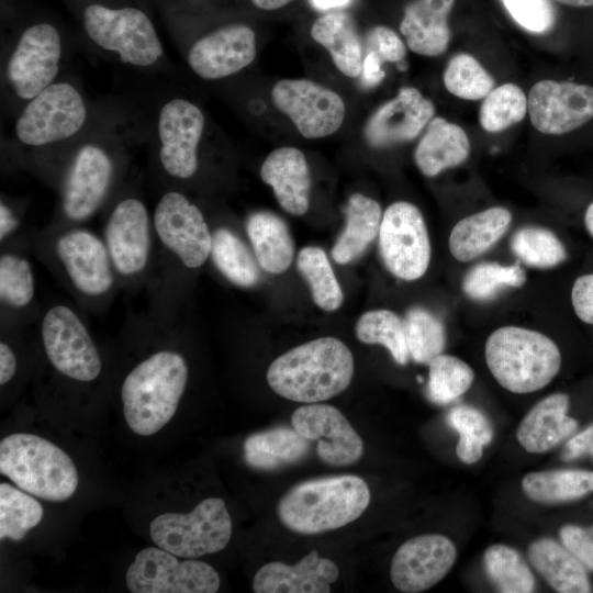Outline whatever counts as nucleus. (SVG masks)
I'll return each mask as SVG.
<instances>
[{"label":"nucleus","instance_id":"nucleus-30","mask_svg":"<svg viewBox=\"0 0 593 593\" xmlns=\"http://www.w3.org/2000/svg\"><path fill=\"white\" fill-rule=\"evenodd\" d=\"M346 224L333 249L334 261L345 265L358 259L379 235L382 220L380 204L361 193L349 197L345 209Z\"/></svg>","mask_w":593,"mask_h":593},{"label":"nucleus","instance_id":"nucleus-34","mask_svg":"<svg viewBox=\"0 0 593 593\" xmlns=\"http://www.w3.org/2000/svg\"><path fill=\"white\" fill-rule=\"evenodd\" d=\"M522 489L528 499L537 503L571 502L593 492V471L556 469L529 472L522 480Z\"/></svg>","mask_w":593,"mask_h":593},{"label":"nucleus","instance_id":"nucleus-48","mask_svg":"<svg viewBox=\"0 0 593 593\" xmlns=\"http://www.w3.org/2000/svg\"><path fill=\"white\" fill-rule=\"evenodd\" d=\"M501 1L512 19L529 33H547L556 23V9L550 0Z\"/></svg>","mask_w":593,"mask_h":593},{"label":"nucleus","instance_id":"nucleus-24","mask_svg":"<svg viewBox=\"0 0 593 593\" xmlns=\"http://www.w3.org/2000/svg\"><path fill=\"white\" fill-rule=\"evenodd\" d=\"M280 206L292 215H303L310 205L311 175L304 154L291 146L272 150L260 167Z\"/></svg>","mask_w":593,"mask_h":593},{"label":"nucleus","instance_id":"nucleus-41","mask_svg":"<svg viewBox=\"0 0 593 593\" xmlns=\"http://www.w3.org/2000/svg\"><path fill=\"white\" fill-rule=\"evenodd\" d=\"M447 422L459 434L458 458L467 465L479 461L484 446L493 438V427L486 415L475 407L459 405L450 410Z\"/></svg>","mask_w":593,"mask_h":593},{"label":"nucleus","instance_id":"nucleus-16","mask_svg":"<svg viewBox=\"0 0 593 593\" xmlns=\"http://www.w3.org/2000/svg\"><path fill=\"white\" fill-rule=\"evenodd\" d=\"M271 98L305 138L334 134L342 126L346 107L339 94L309 79H282L275 83Z\"/></svg>","mask_w":593,"mask_h":593},{"label":"nucleus","instance_id":"nucleus-25","mask_svg":"<svg viewBox=\"0 0 593 593\" xmlns=\"http://www.w3.org/2000/svg\"><path fill=\"white\" fill-rule=\"evenodd\" d=\"M570 400L566 393H553L535 404L516 430L522 447L532 454L550 450L578 428V421L568 415Z\"/></svg>","mask_w":593,"mask_h":593},{"label":"nucleus","instance_id":"nucleus-1","mask_svg":"<svg viewBox=\"0 0 593 593\" xmlns=\"http://www.w3.org/2000/svg\"><path fill=\"white\" fill-rule=\"evenodd\" d=\"M149 139L148 113L133 94L100 99L99 112L49 172L58 174L60 212L70 222L92 216L107 201L132 154Z\"/></svg>","mask_w":593,"mask_h":593},{"label":"nucleus","instance_id":"nucleus-55","mask_svg":"<svg viewBox=\"0 0 593 593\" xmlns=\"http://www.w3.org/2000/svg\"><path fill=\"white\" fill-rule=\"evenodd\" d=\"M19 226V217L10 205L3 198L0 202V239L3 242L8 236H10Z\"/></svg>","mask_w":593,"mask_h":593},{"label":"nucleus","instance_id":"nucleus-13","mask_svg":"<svg viewBox=\"0 0 593 593\" xmlns=\"http://www.w3.org/2000/svg\"><path fill=\"white\" fill-rule=\"evenodd\" d=\"M378 236L381 258L393 276L405 281L424 276L429 266L430 243L417 206L406 201L390 204Z\"/></svg>","mask_w":593,"mask_h":593},{"label":"nucleus","instance_id":"nucleus-49","mask_svg":"<svg viewBox=\"0 0 593 593\" xmlns=\"http://www.w3.org/2000/svg\"><path fill=\"white\" fill-rule=\"evenodd\" d=\"M368 51H373L383 63H399L406 55V47L400 36L390 27L378 25L367 35Z\"/></svg>","mask_w":593,"mask_h":593},{"label":"nucleus","instance_id":"nucleus-23","mask_svg":"<svg viewBox=\"0 0 593 593\" xmlns=\"http://www.w3.org/2000/svg\"><path fill=\"white\" fill-rule=\"evenodd\" d=\"M339 577V569L332 560L320 558L311 551L298 563L280 561L264 564L255 574L253 591L256 593H328L331 584Z\"/></svg>","mask_w":593,"mask_h":593},{"label":"nucleus","instance_id":"nucleus-31","mask_svg":"<svg viewBox=\"0 0 593 593\" xmlns=\"http://www.w3.org/2000/svg\"><path fill=\"white\" fill-rule=\"evenodd\" d=\"M246 233L259 266L279 275L291 265L294 243L284 221L268 211L251 213L246 221Z\"/></svg>","mask_w":593,"mask_h":593},{"label":"nucleus","instance_id":"nucleus-12","mask_svg":"<svg viewBox=\"0 0 593 593\" xmlns=\"http://www.w3.org/2000/svg\"><path fill=\"white\" fill-rule=\"evenodd\" d=\"M132 593H214L220 577L210 564L194 560H179L160 547L138 551L125 575Z\"/></svg>","mask_w":593,"mask_h":593},{"label":"nucleus","instance_id":"nucleus-43","mask_svg":"<svg viewBox=\"0 0 593 593\" xmlns=\"http://www.w3.org/2000/svg\"><path fill=\"white\" fill-rule=\"evenodd\" d=\"M528 111L523 90L514 83L493 88L480 108L479 122L486 132L497 133L521 122Z\"/></svg>","mask_w":593,"mask_h":593},{"label":"nucleus","instance_id":"nucleus-42","mask_svg":"<svg viewBox=\"0 0 593 593\" xmlns=\"http://www.w3.org/2000/svg\"><path fill=\"white\" fill-rule=\"evenodd\" d=\"M428 367L427 396L438 405H446L461 396L474 380L472 368L456 356L440 354Z\"/></svg>","mask_w":593,"mask_h":593},{"label":"nucleus","instance_id":"nucleus-38","mask_svg":"<svg viewBox=\"0 0 593 593\" xmlns=\"http://www.w3.org/2000/svg\"><path fill=\"white\" fill-rule=\"evenodd\" d=\"M356 336L361 343L384 346L399 365H406L410 359L404 322L392 311L363 313L357 321Z\"/></svg>","mask_w":593,"mask_h":593},{"label":"nucleus","instance_id":"nucleus-57","mask_svg":"<svg viewBox=\"0 0 593 593\" xmlns=\"http://www.w3.org/2000/svg\"><path fill=\"white\" fill-rule=\"evenodd\" d=\"M312 4L320 10H335L345 7L349 0H311Z\"/></svg>","mask_w":593,"mask_h":593},{"label":"nucleus","instance_id":"nucleus-5","mask_svg":"<svg viewBox=\"0 0 593 593\" xmlns=\"http://www.w3.org/2000/svg\"><path fill=\"white\" fill-rule=\"evenodd\" d=\"M354 369L350 349L335 337H322L276 358L267 370V382L283 399L320 403L347 389Z\"/></svg>","mask_w":593,"mask_h":593},{"label":"nucleus","instance_id":"nucleus-20","mask_svg":"<svg viewBox=\"0 0 593 593\" xmlns=\"http://www.w3.org/2000/svg\"><path fill=\"white\" fill-rule=\"evenodd\" d=\"M456 558L457 549L448 537L439 534L416 536L395 551L390 578L401 592H423L445 578Z\"/></svg>","mask_w":593,"mask_h":593},{"label":"nucleus","instance_id":"nucleus-50","mask_svg":"<svg viewBox=\"0 0 593 593\" xmlns=\"http://www.w3.org/2000/svg\"><path fill=\"white\" fill-rule=\"evenodd\" d=\"M561 544L569 549L584 567L593 571V525L583 527L568 524L559 530Z\"/></svg>","mask_w":593,"mask_h":593},{"label":"nucleus","instance_id":"nucleus-21","mask_svg":"<svg viewBox=\"0 0 593 593\" xmlns=\"http://www.w3.org/2000/svg\"><path fill=\"white\" fill-rule=\"evenodd\" d=\"M56 256L72 286L88 296H101L113 287L114 273L104 240L83 228L61 234L55 243Z\"/></svg>","mask_w":593,"mask_h":593},{"label":"nucleus","instance_id":"nucleus-33","mask_svg":"<svg viewBox=\"0 0 593 593\" xmlns=\"http://www.w3.org/2000/svg\"><path fill=\"white\" fill-rule=\"evenodd\" d=\"M310 440L294 428L278 426L248 436L243 445L245 462L259 470H276L302 460Z\"/></svg>","mask_w":593,"mask_h":593},{"label":"nucleus","instance_id":"nucleus-14","mask_svg":"<svg viewBox=\"0 0 593 593\" xmlns=\"http://www.w3.org/2000/svg\"><path fill=\"white\" fill-rule=\"evenodd\" d=\"M155 233L184 267H201L212 248V233L200 208L178 189H168L158 199L154 214Z\"/></svg>","mask_w":593,"mask_h":593},{"label":"nucleus","instance_id":"nucleus-47","mask_svg":"<svg viewBox=\"0 0 593 593\" xmlns=\"http://www.w3.org/2000/svg\"><path fill=\"white\" fill-rule=\"evenodd\" d=\"M35 283L32 266L24 257L4 253L0 257V299L2 303L22 309L34 299Z\"/></svg>","mask_w":593,"mask_h":593},{"label":"nucleus","instance_id":"nucleus-7","mask_svg":"<svg viewBox=\"0 0 593 593\" xmlns=\"http://www.w3.org/2000/svg\"><path fill=\"white\" fill-rule=\"evenodd\" d=\"M184 358L159 350L136 365L121 388L124 418L139 436L160 430L175 415L188 382Z\"/></svg>","mask_w":593,"mask_h":593},{"label":"nucleus","instance_id":"nucleus-59","mask_svg":"<svg viewBox=\"0 0 593 593\" xmlns=\"http://www.w3.org/2000/svg\"><path fill=\"white\" fill-rule=\"evenodd\" d=\"M584 222H585L586 230L593 237V202L586 208Z\"/></svg>","mask_w":593,"mask_h":593},{"label":"nucleus","instance_id":"nucleus-11","mask_svg":"<svg viewBox=\"0 0 593 593\" xmlns=\"http://www.w3.org/2000/svg\"><path fill=\"white\" fill-rule=\"evenodd\" d=\"M174 38L187 67L205 81H217L240 72L257 54L255 31L243 22L224 23L194 37Z\"/></svg>","mask_w":593,"mask_h":593},{"label":"nucleus","instance_id":"nucleus-28","mask_svg":"<svg viewBox=\"0 0 593 593\" xmlns=\"http://www.w3.org/2000/svg\"><path fill=\"white\" fill-rule=\"evenodd\" d=\"M527 557L535 570L559 593H588L591 583L588 569L562 544L551 538L532 542Z\"/></svg>","mask_w":593,"mask_h":593},{"label":"nucleus","instance_id":"nucleus-22","mask_svg":"<svg viewBox=\"0 0 593 593\" xmlns=\"http://www.w3.org/2000/svg\"><path fill=\"white\" fill-rule=\"evenodd\" d=\"M435 114L433 102L419 90L404 87L367 121L363 135L369 146L385 148L416 138Z\"/></svg>","mask_w":593,"mask_h":593},{"label":"nucleus","instance_id":"nucleus-40","mask_svg":"<svg viewBox=\"0 0 593 593\" xmlns=\"http://www.w3.org/2000/svg\"><path fill=\"white\" fill-rule=\"evenodd\" d=\"M23 490L0 484V538L19 541L43 517L42 505Z\"/></svg>","mask_w":593,"mask_h":593},{"label":"nucleus","instance_id":"nucleus-54","mask_svg":"<svg viewBox=\"0 0 593 593\" xmlns=\"http://www.w3.org/2000/svg\"><path fill=\"white\" fill-rule=\"evenodd\" d=\"M16 370V358L12 348L5 343H0V384L8 383Z\"/></svg>","mask_w":593,"mask_h":593},{"label":"nucleus","instance_id":"nucleus-3","mask_svg":"<svg viewBox=\"0 0 593 593\" xmlns=\"http://www.w3.org/2000/svg\"><path fill=\"white\" fill-rule=\"evenodd\" d=\"M89 48L136 76L139 82L174 80L169 59L149 14L132 3L72 0Z\"/></svg>","mask_w":593,"mask_h":593},{"label":"nucleus","instance_id":"nucleus-4","mask_svg":"<svg viewBox=\"0 0 593 593\" xmlns=\"http://www.w3.org/2000/svg\"><path fill=\"white\" fill-rule=\"evenodd\" d=\"M69 44L49 20L19 26L1 45V108L13 118L31 99L55 82L66 69Z\"/></svg>","mask_w":593,"mask_h":593},{"label":"nucleus","instance_id":"nucleus-9","mask_svg":"<svg viewBox=\"0 0 593 593\" xmlns=\"http://www.w3.org/2000/svg\"><path fill=\"white\" fill-rule=\"evenodd\" d=\"M0 472L23 491L53 502L69 499L78 486L71 458L34 434L14 433L1 439Z\"/></svg>","mask_w":593,"mask_h":593},{"label":"nucleus","instance_id":"nucleus-46","mask_svg":"<svg viewBox=\"0 0 593 593\" xmlns=\"http://www.w3.org/2000/svg\"><path fill=\"white\" fill-rule=\"evenodd\" d=\"M443 79L448 92L470 101L483 99L494 88L493 77L475 57L467 53H459L449 59Z\"/></svg>","mask_w":593,"mask_h":593},{"label":"nucleus","instance_id":"nucleus-44","mask_svg":"<svg viewBox=\"0 0 593 593\" xmlns=\"http://www.w3.org/2000/svg\"><path fill=\"white\" fill-rule=\"evenodd\" d=\"M511 248L521 261L535 268H552L567 258L562 242L555 233L542 227L519 228L512 237Z\"/></svg>","mask_w":593,"mask_h":593},{"label":"nucleus","instance_id":"nucleus-2","mask_svg":"<svg viewBox=\"0 0 593 593\" xmlns=\"http://www.w3.org/2000/svg\"><path fill=\"white\" fill-rule=\"evenodd\" d=\"M100 100L91 101L80 82L64 72L12 118L2 149L14 160L47 175L96 119Z\"/></svg>","mask_w":593,"mask_h":593},{"label":"nucleus","instance_id":"nucleus-29","mask_svg":"<svg viewBox=\"0 0 593 593\" xmlns=\"http://www.w3.org/2000/svg\"><path fill=\"white\" fill-rule=\"evenodd\" d=\"M312 38L327 49L336 68L347 77L360 76L362 45L354 19L334 10L321 15L311 27Z\"/></svg>","mask_w":593,"mask_h":593},{"label":"nucleus","instance_id":"nucleus-17","mask_svg":"<svg viewBox=\"0 0 593 593\" xmlns=\"http://www.w3.org/2000/svg\"><path fill=\"white\" fill-rule=\"evenodd\" d=\"M111 261L122 277H135L146 268L150 255V217L144 201L125 193L112 205L104 227Z\"/></svg>","mask_w":593,"mask_h":593},{"label":"nucleus","instance_id":"nucleus-26","mask_svg":"<svg viewBox=\"0 0 593 593\" xmlns=\"http://www.w3.org/2000/svg\"><path fill=\"white\" fill-rule=\"evenodd\" d=\"M454 4L455 0H413L405 7L400 32L413 53L435 57L447 49Z\"/></svg>","mask_w":593,"mask_h":593},{"label":"nucleus","instance_id":"nucleus-52","mask_svg":"<svg viewBox=\"0 0 593 593\" xmlns=\"http://www.w3.org/2000/svg\"><path fill=\"white\" fill-rule=\"evenodd\" d=\"M586 455L593 457V424L570 437L561 457L564 461H572Z\"/></svg>","mask_w":593,"mask_h":593},{"label":"nucleus","instance_id":"nucleus-32","mask_svg":"<svg viewBox=\"0 0 593 593\" xmlns=\"http://www.w3.org/2000/svg\"><path fill=\"white\" fill-rule=\"evenodd\" d=\"M511 212L493 206L460 220L451 230L449 249L459 261H469L490 249L507 231Z\"/></svg>","mask_w":593,"mask_h":593},{"label":"nucleus","instance_id":"nucleus-58","mask_svg":"<svg viewBox=\"0 0 593 593\" xmlns=\"http://www.w3.org/2000/svg\"><path fill=\"white\" fill-rule=\"evenodd\" d=\"M561 4L572 8H591L593 7V0H555Z\"/></svg>","mask_w":593,"mask_h":593},{"label":"nucleus","instance_id":"nucleus-27","mask_svg":"<svg viewBox=\"0 0 593 593\" xmlns=\"http://www.w3.org/2000/svg\"><path fill=\"white\" fill-rule=\"evenodd\" d=\"M470 154V141L457 124L444 118H433L419 139L414 160L426 177H435L448 168L462 164Z\"/></svg>","mask_w":593,"mask_h":593},{"label":"nucleus","instance_id":"nucleus-51","mask_svg":"<svg viewBox=\"0 0 593 593\" xmlns=\"http://www.w3.org/2000/svg\"><path fill=\"white\" fill-rule=\"evenodd\" d=\"M571 301L577 316L593 325V273L583 275L574 281Z\"/></svg>","mask_w":593,"mask_h":593},{"label":"nucleus","instance_id":"nucleus-60","mask_svg":"<svg viewBox=\"0 0 593 593\" xmlns=\"http://www.w3.org/2000/svg\"><path fill=\"white\" fill-rule=\"evenodd\" d=\"M188 1H202V0H188Z\"/></svg>","mask_w":593,"mask_h":593},{"label":"nucleus","instance_id":"nucleus-56","mask_svg":"<svg viewBox=\"0 0 593 593\" xmlns=\"http://www.w3.org/2000/svg\"><path fill=\"white\" fill-rule=\"evenodd\" d=\"M292 1L294 0H249L254 7L265 11L278 10Z\"/></svg>","mask_w":593,"mask_h":593},{"label":"nucleus","instance_id":"nucleus-36","mask_svg":"<svg viewBox=\"0 0 593 593\" xmlns=\"http://www.w3.org/2000/svg\"><path fill=\"white\" fill-rule=\"evenodd\" d=\"M299 272L307 282L312 298L322 310L332 312L340 307L344 295L326 253L316 246H306L298 255Z\"/></svg>","mask_w":593,"mask_h":593},{"label":"nucleus","instance_id":"nucleus-37","mask_svg":"<svg viewBox=\"0 0 593 593\" xmlns=\"http://www.w3.org/2000/svg\"><path fill=\"white\" fill-rule=\"evenodd\" d=\"M485 573L502 593H529L535 579L521 553L502 544L490 546L483 555Z\"/></svg>","mask_w":593,"mask_h":593},{"label":"nucleus","instance_id":"nucleus-45","mask_svg":"<svg viewBox=\"0 0 593 593\" xmlns=\"http://www.w3.org/2000/svg\"><path fill=\"white\" fill-rule=\"evenodd\" d=\"M525 281L526 273L519 262L511 266L481 262L465 275L462 289L473 300L488 301L506 289L522 287Z\"/></svg>","mask_w":593,"mask_h":593},{"label":"nucleus","instance_id":"nucleus-8","mask_svg":"<svg viewBox=\"0 0 593 593\" xmlns=\"http://www.w3.org/2000/svg\"><path fill=\"white\" fill-rule=\"evenodd\" d=\"M490 372L504 389L518 394L549 384L561 367V354L548 336L524 327L503 326L485 343Z\"/></svg>","mask_w":593,"mask_h":593},{"label":"nucleus","instance_id":"nucleus-6","mask_svg":"<svg viewBox=\"0 0 593 593\" xmlns=\"http://www.w3.org/2000/svg\"><path fill=\"white\" fill-rule=\"evenodd\" d=\"M369 502L370 491L362 478L324 477L293 485L279 500L277 514L293 533L317 535L356 521Z\"/></svg>","mask_w":593,"mask_h":593},{"label":"nucleus","instance_id":"nucleus-10","mask_svg":"<svg viewBox=\"0 0 593 593\" xmlns=\"http://www.w3.org/2000/svg\"><path fill=\"white\" fill-rule=\"evenodd\" d=\"M154 544L187 559L223 550L232 536V519L220 497L201 501L191 512L164 513L149 525Z\"/></svg>","mask_w":593,"mask_h":593},{"label":"nucleus","instance_id":"nucleus-39","mask_svg":"<svg viewBox=\"0 0 593 593\" xmlns=\"http://www.w3.org/2000/svg\"><path fill=\"white\" fill-rule=\"evenodd\" d=\"M410 358L428 365L443 354L446 333L441 321L428 310L411 307L403 320Z\"/></svg>","mask_w":593,"mask_h":593},{"label":"nucleus","instance_id":"nucleus-18","mask_svg":"<svg viewBox=\"0 0 593 593\" xmlns=\"http://www.w3.org/2000/svg\"><path fill=\"white\" fill-rule=\"evenodd\" d=\"M527 108L537 131L548 135L566 134L593 120V87L540 80L529 90Z\"/></svg>","mask_w":593,"mask_h":593},{"label":"nucleus","instance_id":"nucleus-53","mask_svg":"<svg viewBox=\"0 0 593 593\" xmlns=\"http://www.w3.org/2000/svg\"><path fill=\"white\" fill-rule=\"evenodd\" d=\"M382 59L373 51L367 52L360 74L367 87H374L384 79L385 72L382 69Z\"/></svg>","mask_w":593,"mask_h":593},{"label":"nucleus","instance_id":"nucleus-15","mask_svg":"<svg viewBox=\"0 0 593 593\" xmlns=\"http://www.w3.org/2000/svg\"><path fill=\"white\" fill-rule=\"evenodd\" d=\"M41 337L46 356L58 372L81 382L99 377L101 357L72 309L63 304L48 309L42 320Z\"/></svg>","mask_w":593,"mask_h":593},{"label":"nucleus","instance_id":"nucleus-19","mask_svg":"<svg viewBox=\"0 0 593 593\" xmlns=\"http://www.w3.org/2000/svg\"><path fill=\"white\" fill-rule=\"evenodd\" d=\"M291 424L301 436L317 441V457L328 466H350L363 454L362 439L345 415L332 405H302L292 413Z\"/></svg>","mask_w":593,"mask_h":593},{"label":"nucleus","instance_id":"nucleus-35","mask_svg":"<svg viewBox=\"0 0 593 593\" xmlns=\"http://www.w3.org/2000/svg\"><path fill=\"white\" fill-rule=\"evenodd\" d=\"M211 258L233 284L251 288L259 282V264L254 251L234 232L220 227L212 233Z\"/></svg>","mask_w":593,"mask_h":593}]
</instances>
